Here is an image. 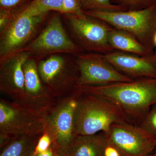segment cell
<instances>
[{
    "instance_id": "6da1fadb",
    "label": "cell",
    "mask_w": 156,
    "mask_h": 156,
    "mask_svg": "<svg viewBox=\"0 0 156 156\" xmlns=\"http://www.w3.org/2000/svg\"><path fill=\"white\" fill-rule=\"evenodd\" d=\"M79 89L111 101L119 107L128 122L136 125L156 104V77L139 78L131 82Z\"/></svg>"
},
{
    "instance_id": "7a4b0ae2",
    "label": "cell",
    "mask_w": 156,
    "mask_h": 156,
    "mask_svg": "<svg viewBox=\"0 0 156 156\" xmlns=\"http://www.w3.org/2000/svg\"><path fill=\"white\" fill-rule=\"evenodd\" d=\"M128 121L119 107L98 95L81 91L74 118L76 135L108 132L114 123Z\"/></svg>"
},
{
    "instance_id": "3957f363",
    "label": "cell",
    "mask_w": 156,
    "mask_h": 156,
    "mask_svg": "<svg viewBox=\"0 0 156 156\" xmlns=\"http://www.w3.org/2000/svg\"><path fill=\"white\" fill-rule=\"evenodd\" d=\"M37 69L43 83L58 99L71 95L80 89V70L74 55H49L38 59Z\"/></svg>"
},
{
    "instance_id": "277c9868",
    "label": "cell",
    "mask_w": 156,
    "mask_h": 156,
    "mask_svg": "<svg viewBox=\"0 0 156 156\" xmlns=\"http://www.w3.org/2000/svg\"><path fill=\"white\" fill-rule=\"evenodd\" d=\"M84 12L87 15L104 20L114 28L128 33L146 48L154 52V37L156 32V2L146 9L138 11Z\"/></svg>"
},
{
    "instance_id": "5b68a950",
    "label": "cell",
    "mask_w": 156,
    "mask_h": 156,
    "mask_svg": "<svg viewBox=\"0 0 156 156\" xmlns=\"http://www.w3.org/2000/svg\"><path fill=\"white\" fill-rule=\"evenodd\" d=\"M63 22L74 42L87 52L106 55L115 50L108 43L112 27L104 20L85 14L83 17L66 13Z\"/></svg>"
},
{
    "instance_id": "8992f818",
    "label": "cell",
    "mask_w": 156,
    "mask_h": 156,
    "mask_svg": "<svg viewBox=\"0 0 156 156\" xmlns=\"http://www.w3.org/2000/svg\"><path fill=\"white\" fill-rule=\"evenodd\" d=\"M80 89L71 95L58 99L47 117L44 132L52 140L51 147L55 154H67L76 135L74 131V118Z\"/></svg>"
},
{
    "instance_id": "52a82bcc",
    "label": "cell",
    "mask_w": 156,
    "mask_h": 156,
    "mask_svg": "<svg viewBox=\"0 0 156 156\" xmlns=\"http://www.w3.org/2000/svg\"><path fill=\"white\" fill-rule=\"evenodd\" d=\"M63 23L60 14H54L22 50L38 59L56 53L76 55L85 52L73 41Z\"/></svg>"
},
{
    "instance_id": "ba28073f",
    "label": "cell",
    "mask_w": 156,
    "mask_h": 156,
    "mask_svg": "<svg viewBox=\"0 0 156 156\" xmlns=\"http://www.w3.org/2000/svg\"><path fill=\"white\" fill-rule=\"evenodd\" d=\"M47 117L27 107L0 98V134L13 139L44 132Z\"/></svg>"
},
{
    "instance_id": "9c48e42d",
    "label": "cell",
    "mask_w": 156,
    "mask_h": 156,
    "mask_svg": "<svg viewBox=\"0 0 156 156\" xmlns=\"http://www.w3.org/2000/svg\"><path fill=\"white\" fill-rule=\"evenodd\" d=\"M106 134L121 156H149L156 147L155 136L128 121L114 123Z\"/></svg>"
},
{
    "instance_id": "30bf717a",
    "label": "cell",
    "mask_w": 156,
    "mask_h": 156,
    "mask_svg": "<svg viewBox=\"0 0 156 156\" xmlns=\"http://www.w3.org/2000/svg\"><path fill=\"white\" fill-rule=\"evenodd\" d=\"M48 15L31 17L20 10L0 32V59L23 50L36 36Z\"/></svg>"
},
{
    "instance_id": "8fae6325",
    "label": "cell",
    "mask_w": 156,
    "mask_h": 156,
    "mask_svg": "<svg viewBox=\"0 0 156 156\" xmlns=\"http://www.w3.org/2000/svg\"><path fill=\"white\" fill-rule=\"evenodd\" d=\"M74 56L80 70L79 88L133 80L117 70L106 60L104 54L84 52Z\"/></svg>"
},
{
    "instance_id": "7c38bea8",
    "label": "cell",
    "mask_w": 156,
    "mask_h": 156,
    "mask_svg": "<svg viewBox=\"0 0 156 156\" xmlns=\"http://www.w3.org/2000/svg\"><path fill=\"white\" fill-rule=\"evenodd\" d=\"M38 59L30 56L23 66L25 80L24 106L47 116L58 99L44 86L37 69Z\"/></svg>"
},
{
    "instance_id": "4fadbf2b",
    "label": "cell",
    "mask_w": 156,
    "mask_h": 156,
    "mask_svg": "<svg viewBox=\"0 0 156 156\" xmlns=\"http://www.w3.org/2000/svg\"><path fill=\"white\" fill-rule=\"evenodd\" d=\"M30 56L28 52L21 50L0 59V91L13 102L23 105L25 101L23 66Z\"/></svg>"
},
{
    "instance_id": "5bb4252c",
    "label": "cell",
    "mask_w": 156,
    "mask_h": 156,
    "mask_svg": "<svg viewBox=\"0 0 156 156\" xmlns=\"http://www.w3.org/2000/svg\"><path fill=\"white\" fill-rule=\"evenodd\" d=\"M104 56L117 70L133 80L156 77V66L147 58L117 51Z\"/></svg>"
},
{
    "instance_id": "9a60e30c",
    "label": "cell",
    "mask_w": 156,
    "mask_h": 156,
    "mask_svg": "<svg viewBox=\"0 0 156 156\" xmlns=\"http://www.w3.org/2000/svg\"><path fill=\"white\" fill-rule=\"evenodd\" d=\"M108 144L106 133L76 136L67 151L68 156H104Z\"/></svg>"
},
{
    "instance_id": "2e32d148",
    "label": "cell",
    "mask_w": 156,
    "mask_h": 156,
    "mask_svg": "<svg viewBox=\"0 0 156 156\" xmlns=\"http://www.w3.org/2000/svg\"><path fill=\"white\" fill-rule=\"evenodd\" d=\"M108 41L109 44L115 51L146 58H149L154 53L130 34L114 27L109 33Z\"/></svg>"
},
{
    "instance_id": "e0dca14e",
    "label": "cell",
    "mask_w": 156,
    "mask_h": 156,
    "mask_svg": "<svg viewBox=\"0 0 156 156\" xmlns=\"http://www.w3.org/2000/svg\"><path fill=\"white\" fill-rule=\"evenodd\" d=\"M41 135L18 136L2 148L0 156H32Z\"/></svg>"
},
{
    "instance_id": "ac0fdd59",
    "label": "cell",
    "mask_w": 156,
    "mask_h": 156,
    "mask_svg": "<svg viewBox=\"0 0 156 156\" xmlns=\"http://www.w3.org/2000/svg\"><path fill=\"white\" fill-rule=\"evenodd\" d=\"M22 13L31 17L48 15L49 11L64 13L63 0H34L21 10Z\"/></svg>"
},
{
    "instance_id": "d6986e66",
    "label": "cell",
    "mask_w": 156,
    "mask_h": 156,
    "mask_svg": "<svg viewBox=\"0 0 156 156\" xmlns=\"http://www.w3.org/2000/svg\"><path fill=\"white\" fill-rule=\"evenodd\" d=\"M81 8L85 11L119 12L127 11L122 6L115 5L111 0H79Z\"/></svg>"
},
{
    "instance_id": "ffe728a7",
    "label": "cell",
    "mask_w": 156,
    "mask_h": 156,
    "mask_svg": "<svg viewBox=\"0 0 156 156\" xmlns=\"http://www.w3.org/2000/svg\"><path fill=\"white\" fill-rule=\"evenodd\" d=\"M115 5L122 6L127 11H138L146 9L154 4L156 0H111Z\"/></svg>"
},
{
    "instance_id": "44dd1931",
    "label": "cell",
    "mask_w": 156,
    "mask_h": 156,
    "mask_svg": "<svg viewBox=\"0 0 156 156\" xmlns=\"http://www.w3.org/2000/svg\"><path fill=\"white\" fill-rule=\"evenodd\" d=\"M139 126L148 133L156 137V104L151 107Z\"/></svg>"
},
{
    "instance_id": "7402d4cb",
    "label": "cell",
    "mask_w": 156,
    "mask_h": 156,
    "mask_svg": "<svg viewBox=\"0 0 156 156\" xmlns=\"http://www.w3.org/2000/svg\"><path fill=\"white\" fill-rule=\"evenodd\" d=\"M64 13L75 14L83 17L86 14L81 8L79 0H63Z\"/></svg>"
},
{
    "instance_id": "603a6c76",
    "label": "cell",
    "mask_w": 156,
    "mask_h": 156,
    "mask_svg": "<svg viewBox=\"0 0 156 156\" xmlns=\"http://www.w3.org/2000/svg\"><path fill=\"white\" fill-rule=\"evenodd\" d=\"M52 144V140L49 134L44 132L39 138L37 143L34 154L36 156L43 152L50 147Z\"/></svg>"
},
{
    "instance_id": "cb8c5ba5",
    "label": "cell",
    "mask_w": 156,
    "mask_h": 156,
    "mask_svg": "<svg viewBox=\"0 0 156 156\" xmlns=\"http://www.w3.org/2000/svg\"><path fill=\"white\" fill-rule=\"evenodd\" d=\"M16 12L13 10H1L0 12V32L5 28L14 17Z\"/></svg>"
},
{
    "instance_id": "d4e9b609",
    "label": "cell",
    "mask_w": 156,
    "mask_h": 156,
    "mask_svg": "<svg viewBox=\"0 0 156 156\" xmlns=\"http://www.w3.org/2000/svg\"><path fill=\"white\" fill-rule=\"evenodd\" d=\"M25 0H0L1 10H13Z\"/></svg>"
},
{
    "instance_id": "484cf974",
    "label": "cell",
    "mask_w": 156,
    "mask_h": 156,
    "mask_svg": "<svg viewBox=\"0 0 156 156\" xmlns=\"http://www.w3.org/2000/svg\"><path fill=\"white\" fill-rule=\"evenodd\" d=\"M104 156H121V155L117 149L108 144L105 149Z\"/></svg>"
},
{
    "instance_id": "4316f807",
    "label": "cell",
    "mask_w": 156,
    "mask_h": 156,
    "mask_svg": "<svg viewBox=\"0 0 156 156\" xmlns=\"http://www.w3.org/2000/svg\"><path fill=\"white\" fill-rule=\"evenodd\" d=\"M55 153L52 147H50L47 151L38 154L36 156H55Z\"/></svg>"
},
{
    "instance_id": "83f0119b",
    "label": "cell",
    "mask_w": 156,
    "mask_h": 156,
    "mask_svg": "<svg viewBox=\"0 0 156 156\" xmlns=\"http://www.w3.org/2000/svg\"><path fill=\"white\" fill-rule=\"evenodd\" d=\"M150 60L156 66V49L155 50L154 53L149 58H147Z\"/></svg>"
},
{
    "instance_id": "f1b7e54d",
    "label": "cell",
    "mask_w": 156,
    "mask_h": 156,
    "mask_svg": "<svg viewBox=\"0 0 156 156\" xmlns=\"http://www.w3.org/2000/svg\"><path fill=\"white\" fill-rule=\"evenodd\" d=\"M154 44L155 49H156V32L154 37Z\"/></svg>"
},
{
    "instance_id": "f546056e",
    "label": "cell",
    "mask_w": 156,
    "mask_h": 156,
    "mask_svg": "<svg viewBox=\"0 0 156 156\" xmlns=\"http://www.w3.org/2000/svg\"><path fill=\"white\" fill-rule=\"evenodd\" d=\"M149 156H156V147L154 151L152 153V154Z\"/></svg>"
},
{
    "instance_id": "4dcf8cb0",
    "label": "cell",
    "mask_w": 156,
    "mask_h": 156,
    "mask_svg": "<svg viewBox=\"0 0 156 156\" xmlns=\"http://www.w3.org/2000/svg\"><path fill=\"white\" fill-rule=\"evenodd\" d=\"M55 156H68L67 154H55Z\"/></svg>"
},
{
    "instance_id": "1f68e13d",
    "label": "cell",
    "mask_w": 156,
    "mask_h": 156,
    "mask_svg": "<svg viewBox=\"0 0 156 156\" xmlns=\"http://www.w3.org/2000/svg\"><path fill=\"white\" fill-rule=\"evenodd\" d=\"M32 156H35L33 154V155Z\"/></svg>"
}]
</instances>
